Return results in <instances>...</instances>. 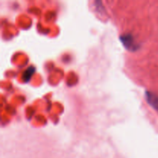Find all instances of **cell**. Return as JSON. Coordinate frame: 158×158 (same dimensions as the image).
I'll list each match as a JSON object with an SVG mask.
<instances>
[{
  "instance_id": "6da1fadb",
  "label": "cell",
  "mask_w": 158,
  "mask_h": 158,
  "mask_svg": "<svg viewBox=\"0 0 158 158\" xmlns=\"http://www.w3.org/2000/svg\"><path fill=\"white\" fill-rule=\"evenodd\" d=\"M148 101L153 107L158 110V96L151 93H147Z\"/></svg>"
}]
</instances>
